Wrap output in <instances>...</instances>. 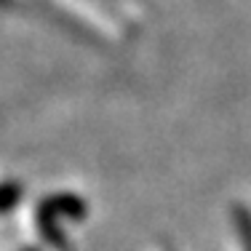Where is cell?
<instances>
[{"mask_svg":"<svg viewBox=\"0 0 251 251\" xmlns=\"http://www.w3.org/2000/svg\"><path fill=\"white\" fill-rule=\"evenodd\" d=\"M235 227H238V235L243 241V251H251V214L241 206L235 208Z\"/></svg>","mask_w":251,"mask_h":251,"instance_id":"1","label":"cell"}]
</instances>
